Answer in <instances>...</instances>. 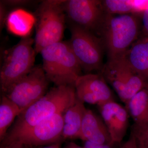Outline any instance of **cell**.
I'll use <instances>...</instances> for the list:
<instances>
[{"label":"cell","instance_id":"cell-21","mask_svg":"<svg viewBox=\"0 0 148 148\" xmlns=\"http://www.w3.org/2000/svg\"><path fill=\"white\" fill-rule=\"evenodd\" d=\"M118 144H98L84 141V148H115Z\"/></svg>","mask_w":148,"mask_h":148},{"label":"cell","instance_id":"cell-8","mask_svg":"<svg viewBox=\"0 0 148 148\" xmlns=\"http://www.w3.org/2000/svg\"><path fill=\"white\" fill-rule=\"evenodd\" d=\"M72 50L86 73L101 69L102 49L101 41L92 32L72 23L70 26Z\"/></svg>","mask_w":148,"mask_h":148},{"label":"cell","instance_id":"cell-26","mask_svg":"<svg viewBox=\"0 0 148 148\" xmlns=\"http://www.w3.org/2000/svg\"><path fill=\"white\" fill-rule=\"evenodd\" d=\"M61 143H54L52 145L41 147H35V148H61Z\"/></svg>","mask_w":148,"mask_h":148},{"label":"cell","instance_id":"cell-2","mask_svg":"<svg viewBox=\"0 0 148 148\" xmlns=\"http://www.w3.org/2000/svg\"><path fill=\"white\" fill-rule=\"evenodd\" d=\"M42 69L56 86H74L82 68L69 41H61L44 48L40 53Z\"/></svg>","mask_w":148,"mask_h":148},{"label":"cell","instance_id":"cell-14","mask_svg":"<svg viewBox=\"0 0 148 148\" xmlns=\"http://www.w3.org/2000/svg\"><path fill=\"white\" fill-rule=\"evenodd\" d=\"M86 109L84 103L77 99L75 103L64 114V124L62 139H79L83 120Z\"/></svg>","mask_w":148,"mask_h":148},{"label":"cell","instance_id":"cell-29","mask_svg":"<svg viewBox=\"0 0 148 148\" xmlns=\"http://www.w3.org/2000/svg\"><path fill=\"white\" fill-rule=\"evenodd\" d=\"M1 148H12V145L10 144L5 145H1Z\"/></svg>","mask_w":148,"mask_h":148},{"label":"cell","instance_id":"cell-18","mask_svg":"<svg viewBox=\"0 0 148 148\" xmlns=\"http://www.w3.org/2000/svg\"><path fill=\"white\" fill-rule=\"evenodd\" d=\"M103 8L107 14H131L143 12L148 1L130 0H106L102 1Z\"/></svg>","mask_w":148,"mask_h":148},{"label":"cell","instance_id":"cell-4","mask_svg":"<svg viewBox=\"0 0 148 148\" xmlns=\"http://www.w3.org/2000/svg\"><path fill=\"white\" fill-rule=\"evenodd\" d=\"M34 40L29 36L6 51L0 71L1 91L4 93L34 67Z\"/></svg>","mask_w":148,"mask_h":148},{"label":"cell","instance_id":"cell-28","mask_svg":"<svg viewBox=\"0 0 148 148\" xmlns=\"http://www.w3.org/2000/svg\"><path fill=\"white\" fill-rule=\"evenodd\" d=\"M11 144L12 148H24V145L19 142H12V143H9L8 144Z\"/></svg>","mask_w":148,"mask_h":148},{"label":"cell","instance_id":"cell-12","mask_svg":"<svg viewBox=\"0 0 148 148\" xmlns=\"http://www.w3.org/2000/svg\"><path fill=\"white\" fill-rule=\"evenodd\" d=\"M98 107L112 141L120 145L126 135L128 127L129 114L127 110L114 101Z\"/></svg>","mask_w":148,"mask_h":148},{"label":"cell","instance_id":"cell-22","mask_svg":"<svg viewBox=\"0 0 148 148\" xmlns=\"http://www.w3.org/2000/svg\"><path fill=\"white\" fill-rule=\"evenodd\" d=\"M6 5L12 6H19L27 5L30 2L26 0H9V1H2L1 2Z\"/></svg>","mask_w":148,"mask_h":148},{"label":"cell","instance_id":"cell-3","mask_svg":"<svg viewBox=\"0 0 148 148\" xmlns=\"http://www.w3.org/2000/svg\"><path fill=\"white\" fill-rule=\"evenodd\" d=\"M64 1L47 0L39 6L34 39L36 53H40L47 47L62 41L66 16Z\"/></svg>","mask_w":148,"mask_h":148},{"label":"cell","instance_id":"cell-25","mask_svg":"<svg viewBox=\"0 0 148 148\" xmlns=\"http://www.w3.org/2000/svg\"><path fill=\"white\" fill-rule=\"evenodd\" d=\"M120 148H138L135 137L130 134L129 139L122 145Z\"/></svg>","mask_w":148,"mask_h":148},{"label":"cell","instance_id":"cell-6","mask_svg":"<svg viewBox=\"0 0 148 148\" xmlns=\"http://www.w3.org/2000/svg\"><path fill=\"white\" fill-rule=\"evenodd\" d=\"M102 75L125 104L136 93L148 86L147 83L130 65L126 53L109 58L102 70Z\"/></svg>","mask_w":148,"mask_h":148},{"label":"cell","instance_id":"cell-27","mask_svg":"<svg viewBox=\"0 0 148 148\" xmlns=\"http://www.w3.org/2000/svg\"><path fill=\"white\" fill-rule=\"evenodd\" d=\"M62 148H84L83 147H81L80 146L77 145L76 143L73 142H70L66 145L64 147Z\"/></svg>","mask_w":148,"mask_h":148},{"label":"cell","instance_id":"cell-11","mask_svg":"<svg viewBox=\"0 0 148 148\" xmlns=\"http://www.w3.org/2000/svg\"><path fill=\"white\" fill-rule=\"evenodd\" d=\"M77 99L83 103L100 106L114 101L112 93L102 75H82L75 84Z\"/></svg>","mask_w":148,"mask_h":148},{"label":"cell","instance_id":"cell-17","mask_svg":"<svg viewBox=\"0 0 148 148\" xmlns=\"http://www.w3.org/2000/svg\"><path fill=\"white\" fill-rule=\"evenodd\" d=\"M36 22V18L33 14L18 9L9 13L5 23L12 34L23 38L28 36Z\"/></svg>","mask_w":148,"mask_h":148},{"label":"cell","instance_id":"cell-7","mask_svg":"<svg viewBox=\"0 0 148 148\" xmlns=\"http://www.w3.org/2000/svg\"><path fill=\"white\" fill-rule=\"evenodd\" d=\"M49 82L42 66H35L27 75L2 94L23 112L47 93Z\"/></svg>","mask_w":148,"mask_h":148},{"label":"cell","instance_id":"cell-1","mask_svg":"<svg viewBox=\"0 0 148 148\" xmlns=\"http://www.w3.org/2000/svg\"><path fill=\"white\" fill-rule=\"evenodd\" d=\"M77 100L74 86L51 88L42 98L21 112L4 138L12 137L56 114L64 113Z\"/></svg>","mask_w":148,"mask_h":148},{"label":"cell","instance_id":"cell-16","mask_svg":"<svg viewBox=\"0 0 148 148\" xmlns=\"http://www.w3.org/2000/svg\"><path fill=\"white\" fill-rule=\"evenodd\" d=\"M129 115L138 126L148 125V86L136 93L125 104Z\"/></svg>","mask_w":148,"mask_h":148},{"label":"cell","instance_id":"cell-19","mask_svg":"<svg viewBox=\"0 0 148 148\" xmlns=\"http://www.w3.org/2000/svg\"><path fill=\"white\" fill-rule=\"evenodd\" d=\"M22 112L16 104L3 95L0 103V141L6 135L17 117Z\"/></svg>","mask_w":148,"mask_h":148},{"label":"cell","instance_id":"cell-10","mask_svg":"<svg viewBox=\"0 0 148 148\" xmlns=\"http://www.w3.org/2000/svg\"><path fill=\"white\" fill-rule=\"evenodd\" d=\"M66 15L74 24L92 32L101 28L105 16L102 1L68 0L64 1Z\"/></svg>","mask_w":148,"mask_h":148},{"label":"cell","instance_id":"cell-24","mask_svg":"<svg viewBox=\"0 0 148 148\" xmlns=\"http://www.w3.org/2000/svg\"><path fill=\"white\" fill-rule=\"evenodd\" d=\"M8 15L6 11L5 5L1 2L0 5V26L1 29H2L6 23Z\"/></svg>","mask_w":148,"mask_h":148},{"label":"cell","instance_id":"cell-13","mask_svg":"<svg viewBox=\"0 0 148 148\" xmlns=\"http://www.w3.org/2000/svg\"><path fill=\"white\" fill-rule=\"evenodd\" d=\"M79 139L98 144H116L113 143L102 117L91 110L86 109Z\"/></svg>","mask_w":148,"mask_h":148},{"label":"cell","instance_id":"cell-15","mask_svg":"<svg viewBox=\"0 0 148 148\" xmlns=\"http://www.w3.org/2000/svg\"><path fill=\"white\" fill-rule=\"evenodd\" d=\"M126 57L133 69L148 84V38L133 43Z\"/></svg>","mask_w":148,"mask_h":148},{"label":"cell","instance_id":"cell-23","mask_svg":"<svg viewBox=\"0 0 148 148\" xmlns=\"http://www.w3.org/2000/svg\"><path fill=\"white\" fill-rule=\"evenodd\" d=\"M143 30L148 38V4L142 12Z\"/></svg>","mask_w":148,"mask_h":148},{"label":"cell","instance_id":"cell-30","mask_svg":"<svg viewBox=\"0 0 148 148\" xmlns=\"http://www.w3.org/2000/svg\"><path fill=\"white\" fill-rule=\"evenodd\" d=\"M24 148H35V147H30V146L24 145Z\"/></svg>","mask_w":148,"mask_h":148},{"label":"cell","instance_id":"cell-9","mask_svg":"<svg viewBox=\"0 0 148 148\" xmlns=\"http://www.w3.org/2000/svg\"><path fill=\"white\" fill-rule=\"evenodd\" d=\"M64 114H56L12 137L4 138L1 145L17 142L24 145L37 147L61 143L64 141L61 137Z\"/></svg>","mask_w":148,"mask_h":148},{"label":"cell","instance_id":"cell-20","mask_svg":"<svg viewBox=\"0 0 148 148\" xmlns=\"http://www.w3.org/2000/svg\"><path fill=\"white\" fill-rule=\"evenodd\" d=\"M130 134L135 137L138 148H148V125L140 126L134 123Z\"/></svg>","mask_w":148,"mask_h":148},{"label":"cell","instance_id":"cell-5","mask_svg":"<svg viewBox=\"0 0 148 148\" xmlns=\"http://www.w3.org/2000/svg\"><path fill=\"white\" fill-rule=\"evenodd\" d=\"M101 27L109 58L126 53L139 32L138 18L131 14H107Z\"/></svg>","mask_w":148,"mask_h":148}]
</instances>
